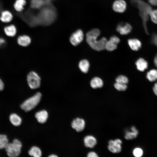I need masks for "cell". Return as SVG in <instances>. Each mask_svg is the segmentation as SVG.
I'll return each instance as SVG.
<instances>
[{"mask_svg": "<svg viewBox=\"0 0 157 157\" xmlns=\"http://www.w3.org/2000/svg\"><path fill=\"white\" fill-rule=\"evenodd\" d=\"M85 122L84 119L79 118L74 119L71 124L72 128L77 132L82 131L85 128Z\"/></svg>", "mask_w": 157, "mask_h": 157, "instance_id": "30bf717a", "label": "cell"}, {"mask_svg": "<svg viewBox=\"0 0 157 157\" xmlns=\"http://www.w3.org/2000/svg\"><path fill=\"white\" fill-rule=\"evenodd\" d=\"M132 27L129 23H120L117 25L116 29L117 32L122 35H126L131 31Z\"/></svg>", "mask_w": 157, "mask_h": 157, "instance_id": "8fae6325", "label": "cell"}, {"mask_svg": "<svg viewBox=\"0 0 157 157\" xmlns=\"http://www.w3.org/2000/svg\"><path fill=\"white\" fill-rule=\"evenodd\" d=\"M149 17L153 22L157 24V9L152 10L150 12Z\"/></svg>", "mask_w": 157, "mask_h": 157, "instance_id": "4316f807", "label": "cell"}, {"mask_svg": "<svg viewBox=\"0 0 157 157\" xmlns=\"http://www.w3.org/2000/svg\"><path fill=\"white\" fill-rule=\"evenodd\" d=\"M78 66L79 69L83 72L86 73L88 71L90 64L87 60L83 59L80 61Z\"/></svg>", "mask_w": 157, "mask_h": 157, "instance_id": "cb8c5ba5", "label": "cell"}, {"mask_svg": "<svg viewBox=\"0 0 157 157\" xmlns=\"http://www.w3.org/2000/svg\"><path fill=\"white\" fill-rule=\"evenodd\" d=\"M131 3L137 7L139 10V13L143 22L144 28L147 33L148 31L147 23L149 17V14L152 10L151 6L142 0H131Z\"/></svg>", "mask_w": 157, "mask_h": 157, "instance_id": "7a4b0ae2", "label": "cell"}, {"mask_svg": "<svg viewBox=\"0 0 157 157\" xmlns=\"http://www.w3.org/2000/svg\"><path fill=\"white\" fill-rule=\"evenodd\" d=\"M57 156V155L54 154H51L49 156V157H56Z\"/></svg>", "mask_w": 157, "mask_h": 157, "instance_id": "74e56055", "label": "cell"}, {"mask_svg": "<svg viewBox=\"0 0 157 157\" xmlns=\"http://www.w3.org/2000/svg\"><path fill=\"white\" fill-rule=\"evenodd\" d=\"M27 80L29 86L31 89H37L40 86V77L35 72H31L28 74Z\"/></svg>", "mask_w": 157, "mask_h": 157, "instance_id": "5b68a950", "label": "cell"}, {"mask_svg": "<svg viewBox=\"0 0 157 157\" xmlns=\"http://www.w3.org/2000/svg\"><path fill=\"white\" fill-rule=\"evenodd\" d=\"M91 87L94 89L101 88L103 85L102 80L99 78L95 77L93 78L90 83Z\"/></svg>", "mask_w": 157, "mask_h": 157, "instance_id": "7402d4cb", "label": "cell"}, {"mask_svg": "<svg viewBox=\"0 0 157 157\" xmlns=\"http://www.w3.org/2000/svg\"><path fill=\"white\" fill-rule=\"evenodd\" d=\"M31 41V40L30 36L25 35L19 36L17 39L18 44L19 45L24 47L28 46Z\"/></svg>", "mask_w": 157, "mask_h": 157, "instance_id": "5bb4252c", "label": "cell"}, {"mask_svg": "<svg viewBox=\"0 0 157 157\" xmlns=\"http://www.w3.org/2000/svg\"><path fill=\"white\" fill-rule=\"evenodd\" d=\"M135 64L137 69L140 72H143L147 69L148 66L147 62L144 58H139L136 61Z\"/></svg>", "mask_w": 157, "mask_h": 157, "instance_id": "9a60e30c", "label": "cell"}, {"mask_svg": "<svg viewBox=\"0 0 157 157\" xmlns=\"http://www.w3.org/2000/svg\"><path fill=\"white\" fill-rule=\"evenodd\" d=\"M8 143L7 136L5 135L0 134V149L5 148Z\"/></svg>", "mask_w": 157, "mask_h": 157, "instance_id": "484cf974", "label": "cell"}, {"mask_svg": "<svg viewBox=\"0 0 157 157\" xmlns=\"http://www.w3.org/2000/svg\"><path fill=\"white\" fill-rule=\"evenodd\" d=\"M146 77L147 80L151 82L157 81V70L156 69H152L150 70L147 72Z\"/></svg>", "mask_w": 157, "mask_h": 157, "instance_id": "603a6c76", "label": "cell"}, {"mask_svg": "<svg viewBox=\"0 0 157 157\" xmlns=\"http://www.w3.org/2000/svg\"><path fill=\"white\" fill-rule=\"evenodd\" d=\"M100 34V30L97 28L92 29L86 34V41L88 44L92 49L100 51L105 49V44L107 39L103 37L99 40L98 37Z\"/></svg>", "mask_w": 157, "mask_h": 157, "instance_id": "6da1fadb", "label": "cell"}, {"mask_svg": "<svg viewBox=\"0 0 157 157\" xmlns=\"http://www.w3.org/2000/svg\"><path fill=\"white\" fill-rule=\"evenodd\" d=\"M22 147V144L20 141L15 139L12 143H8L5 149L8 156L15 157L19 155Z\"/></svg>", "mask_w": 157, "mask_h": 157, "instance_id": "277c9868", "label": "cell"}, {"mask_svg": "<svg viewBox=\"0 0 157 157\" xmlns=\"http://www.w3.org/2000/svg\"><path fill=\"white\" fill-rule=\"evenodd\" d=\"M26 4V0H15L13 4V8L17 12H21L24 10Z\"/></svg>", "mask_w": 157, "mask_h": 157, "instance_id": "d6986e66", "label": "cell"}, {"mask_svg": "<svg viewBox=\"0 0 157 157\" xmlns=\"http://www.w3.org/2000/svg\"><path fill=\"white\" fill-rule=\"evenodd\" d=\"M148 1L151 5L154 6H157V0H148Z\"/></svg>", "mask_w": 157, "mask_h": 157, "instance_id": "d6a6232c", "label": "cell"}, {"mask_svg": "<svg viewBox=\"0 0 157 157\" xmlns=\"http://www.w3.org/2000/svg\"><path fill=\"white\" fill-rule=\"evenodd\" d=\"M152 41L154 44L157 47V34H154L152 38Z\"/></svg>", "mask_w": 157, "mask_h": 157, "instance_id": "1f68e13d", "label": "cell"}, {"mask_svg": "<svg viewBox=\"0 0 157 157\" xmlns=\"http://www.w3.org/2000/svg\"><path fill=\"white\" fill-rule=\"evenodd\" d=\"M114 86L115 89L119 91H124L127 88L126 84L116 82L115 83Z\"/></svg>", "mask_w": 157, "mask_h": 157, "instance_id": "83f0119b", "label": "cell"}, {"mask_svg": "<svg viewBox=\"0 0 157 157\" xmlns=\"http://www.w3.org/2000/svg\"><path fill=\"white\" fill-rule=\"evenodd\" d=\"M108 149L109 151L113 153H117L122 150V140L119 139L114 140H110L108 141Z\"/></svg>", "mask_w": 157, "mask_h": 157, "instance_id": "52a82bcc", "label": "cell"}, {"mask_svg": "<svg viewBox=\"0 0 157 157\" xmlns=\"http://www.w3.org/2000/svg\"><path fill=\"white\" fill-rule=\"evenodd\" d=\"M153 89L154 93L157 96V81L154 83Z\"/></svg>", "mask_w": 157, "mask_h": 157, "instance_id": "836d02e7", "label": "cell"}, {"mask_svg": "<svg viewBox=\"0 0 157 157\" xmlns=\"http://www.w3.org/2000/svg\"><path fill=\"white\" fill-rule=\"evenodd\" d=\"M133 154L136 157H140L143 154L142 149L140 148H136L133 151Z\"/></svg>", "mask_w": 157, "mask_h": 157, "instance_id": "f546056e", "label": "cell"}, {"mask_svg": "<svg viewBox=\"0 0 157 157\" xmlns=\"http://www.w3.org/2000/svg\"><path fill=\"white\" fill-rule=\"evenodd\" d=\"M4 87L3 83L2 80L0 78V91L3 90Z\"/></svg>", "mask_w": 157, "mask_h": 157, "instance_id": "e575fe53", "label": "cell"}, {"mask_svg": "<svg viewBox=\"0 0 157 157\" xmlns=\"http://www.w3.org/2000/svg\"><path fill=\"white\" fill-rule=\"evenodd\" d=\"M128 43L131 49L134 51H138L141 48L142 46L141 42L136 38L129 39Z\"/></svg>", "mask_w": 157, "mask_h": 157, "instance_id": "2e32d148", "label": "cell"}, {"mask_svg": "<svg viewBox=\"0 0 157 157\" xmlns=\"http://www.w3.org/2000/svg\"><path fill=\"white\" fill-rule=\"evenodd\" d=\"M83 38L84 34L83 31L78 29L71 34L69 38V41L73 45L76 46L82 41Z\"/></svg>", "mask_w": 157, "mask_h": 157, "instance_id": "8992f818", "label": "cell"}, {"mask_svg": "<svg viewBox=\"0 0 157 157\" xmlns=\"http://www.w3.org/2000/svg\"><path fill=\"white\" fill-rule=\"evenodd\" d=\"M127 4L124 0H116L112 5L113 9L115 12L118 13H123L126 10Z\"/></svg>", "mask_w": 157, "mask_h": 157, "instance_id": "9c48e42d", "label": "cell"}, {"mask_svg": "<svg viewBox=\"0 0 157 157\" xmlns=\"http://www.w3.org/2000/svg\"><path fill=\"white\" fill-rule=\"evenodd\" d=\"M120 39L117 36H111L108 40H107L105 44V49L107 51H112L117 48V44L119 42Z\"/></svg>", "mask_w": 157, "mask_h": 157, "instance_id": "ba28073f", "label": "cell"}, {"mask_svg": "<svg viewBox=\"0 0 157 157\" xmlns=\"http://www.w3.org/2000/svg\"><path fill=\"white\" fill-rule=\"evenodd\" d=\"M116 81V82L126 84L128 82V79L126 76L121 75L117 77Z\"/></svg>", "mask_w": 157, "mask_h": 157, "instance_id": "f1b7e54d", "label": "cell"}, {"mask_svg": "<svg viewBox=\"0 0 157 157\" xmlns=\"http://www.w3.org/2000/svg\"><path fill=\"white\" fill-rule=\"evenodd\" d=\"M83 141L84 145L86 147L91 148L94 147L97 143L96 138L91 135H88L85 137Z\"/></svg>", "mask_w": 157, "mask_h": 157, "instance_id": "4fadbf2b", "label": "cell"}, {"mask_svg": "<svg viewBox=\"0 0 157 157\" xmlns=\"http://www.w3.org/2000/svg\"><path fill=\"white\" fill-rule=\"evenodd\" d=\"M5 41L4 39L0 38V47L3 45L5 43Z\"/></svg>", "mask_w": 157, "mask_h": 157, "instance_id": "d590c367", "label": "cell"}, {"mask_svg": "<svg viewBox=\"0 0 157 157\" xmlns=\"http://www.w3.org/2000/svg\"><path fill=\"white\" fill-rule=\"evenodd\" d=\"M41 96L40 93L37 92L34 95L24 101L21 105V108L26 112L31 110L38 104Z\"/></svg>", "mask_w": 157, "mask_h": 157, "instance_id": "3957f363", "label": "cell"}, {"mask_svg": "<svg viewBox=\"0 0 157 157\" xmlns=\"http://www.w3.org/2000/svg\"><path fill=\"white\" fill-rule=\"evenodd\" d=\"M4 32L7 36H15L17 33V28L15 25L11 24L5 26L3 28Z\"/></svg>", "mask_w": 157, "mask_h": 157, "instance_id": "e0dca14e", "label": "cell"}, {"mask_svg": "<svg viewBox=\"0 0 157 157\" xmlns=\"http://www.w3.org/2000/svg\"><path fill=\"white\" fill-rule=\"evenodd\" d=\"M131 131H126L125 135V138L127 140H130L135 138L138 134V131L136 128L132 126L131 128Z\"/></svg>", "mask_w": 157, "mask_h": 157, "instance_id": "ffe728a7", "label": "cell"}, {"mask_svg": "<svg viewBox=\"0 0 157 157\" xmlns=\"http://www.w3.org/2000/svg\"><path fill=\"white\" fill-rule=\"evenodd\" d=\"M13 15L12 13L8 10L2 11L0 16V21L4 23H8L13 19Z\"/></svg>", "mask_w": 157, "mask_h": 157, "instance_id": "7c38bea8", "label": "cell"}, {"mask_svg": "<svg viewBox=\"0 0 157 157\" xmlns=\"http://www.w3.org/2000/svg\"><path fill=\"white\" fill-rule=\"evenodd\" d=\"M29 154L34 157H40L42 156V152L40 149L36 146L32 147L28 151Z\"/></svg>", "mask_w": 157, "mask_h": 157, "instance_id": "d4e9b609", "label": "cell"}, {"mask_svg": "<svg viewBox=\"0 0 157 157\" xmlns=\"http://www.w3.org/2000/svg\"><path fill=\"white\" fill-rule=\"evenodd\" d=\"M154 62L155 65L157 67V54L154 58Z\"/></svg>", "mask_w": 157, "mask_h": 157, "instance_id": "8d00e7d4", "label": "cell"}, {"mask_svg": "<svg viewBox=\"0 0 157 157\" xmlns=\"http://www.w3.org/2000/svg\"><path fill=\"white\" fill-rule=\"evenodd\" d=\"M87 156L88 157H97L98 156L95 152L91 151L88 153Z\"/></svg>", "mask_w": 157, "mask_h": 157, "instance_id": "4dcf8cb0", "label": "cell"}, {"mask_svg": "<svg viewBox=\"0 0 157 157\" xmlns=\"http://www.w3.org/2000/svg\"><path fill=\"white\" fill-rule=\"evenodd\" d=\"M35 117L38 122L44 123L46 122L48 117V114L45 110H42L36 113Z\"/></svg>", "mask_w": 157, "mask_h": 157, "instance_id": "ac0fdd59", "label": "cell"}, {"mask_svg": "<svg viewBox=\"0 0 157 157\" xmlns=\"http://www.w3.org/2000/svg\"><path fill=\"white\" fill-rule=\"evenodd\" d=\"M9 119L11 123L15 126H19L22 122L21 118L18 115L14 113H12L10 115Z\"/></svg>", "mask_w": 157, "mask_h": 157, "instance_id": "44dd1931", "label": "cell"}]
</instances>
